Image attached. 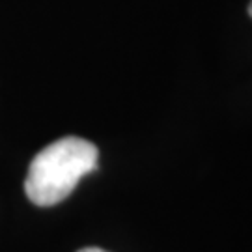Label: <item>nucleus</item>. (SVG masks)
I'll use <instances>...</instances> for the list:
<instances>
[{
    "label": "nucleus",
    "instance_id": "1",
    "mask_svg": "<svg viewBox=\"0 0 252 252\" xmlns=\"http://www.w3.org/2000/svg\"><path fill=\"white\" fill-rule=\"evenodd\" d=\"M97 148L79 136H65L43 148L30 162L25 190L30 202L49 207L71 194L77 183L97 168Z\"/></svg>",
    "mask_w": 252,
    "mask_h": 252
},
{
    "label": "nucleus",
    "instance_id": "3",
    "mask_svg": "<svg viewBox=\"0 0 252 252\" xmlns=\"http://www.w3.org/2000/svg\"><path fill=\"white\" fill-rule=\"evenodd\" d=\"M249 15H251V17H252V2H251V4H249Z\"/></svg>",
    "mask_w": 252,
    "mask_h": 252
},
{
    "label": "nucleus",
    "instance_id": "2",
    "mask_svg": "<svg viewBox=\"0 0 252 252\" xmlns=\"http://www.w3.org/2000/svg\"><path fill=\"white\" fill-rule=\"evenodd\" d=\"M79 252H107V251L97 249V247H86V249H82V251H79Z\"/></svg>",
    "mask_w": 252,
    "mask_h": 252
}]
</instances>
